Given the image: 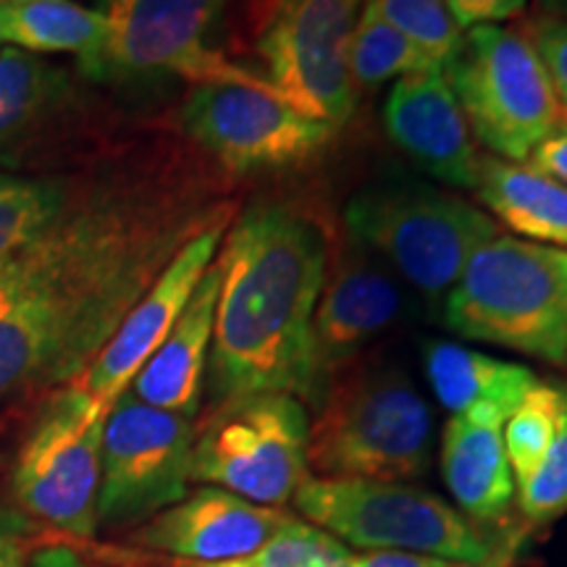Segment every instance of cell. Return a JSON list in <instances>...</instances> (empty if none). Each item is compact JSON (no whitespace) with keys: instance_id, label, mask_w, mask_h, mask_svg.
<instances>
[{"instance_id":"cell-1","label":"cell","mask_w":567,"mask_h":567,"mask_svg":"<svg viewBox=\"0 0 567 567\" xmlns=\"http://www.w3.org/2000/svg\"><path fill=\"white\" fill-rule=\"evenodd\" d=\"M234 213L216 172L166 142L69 176L53 221L0 271V410L80 379L176 252Z\"/></svg>"},{"instance_id":"cell-2","label":"cell","mask_w":567,"mask_h":567,"mask_svg":"<svg viewBox=\"0 0 567 567\" xmlns=\"http://www.w3.org/2000/svg\"><path fill=\"white\" fill-rule=\"evenodd\" d=\"M329 255L323 221L297 203H255L231 224L218 255L210 408L264 392L318 405L313 313Z\"/></svg>"},{"instance_id":"cell-3","label":"cell","mask_w":567,"mask_h":567,"mask_svg":"<svg viewBox=\"0 0 567 567\" xmlns=\"http://www.w3.org/2000/svg\"><path fill=\"white\" fill-rule=\"evenodd\" d=\"M308 431L316 478L410 481L423 476L434 415L408 371L394 363H352L329 381Z\"/></svg>"},{"instance_id":"cell-4","label":"cell","mask_w":567,"mask_h":567,"mask_svg":"<svg viewBox=\"0 0 567 567\" xmlns=\"http://www.w3.org/2000/svg\"><path fill=\"white\" fill-rule=\"evenodd\" d=\"M452 334L567 365V250L496 234L442 302Z\"/></svg>"},{"instance_id":"cell-5","label":"cell","mask_w":567,"mask_h":567,"mask_svg":"<svg viewBox=\"0 0 567 567\" xmlns=\"http://www.w3.org/2000/svg\"><path fill=\"white\" fill-rule=\"evenodd\" d=\"M347 239L442 308L467 260L499 224L478 205L429 182H373L344 205Z\"/></svg>"},{"instance_id":"cell-6","label":"cell","mask_w":567,"mask_h":567,"mask_svg":"<svg viewBox=\"0 0 567 567\" xmlns=\"http://www.w3.org/2000/svg\"><path fill=\"white\" fill-rule=\"evenodd\" d=\"M292 502L305 520L363 551H413L481 565L499 549L457 507L405 481L310 476Z\"/></svg>"},{"instance_id":"cell-7","label":"cell","mask_w":567,"mask_h":567,"mask_svg":"<svg viewBox=\"0 0 567 567\" xmlns=\"http://www.w3.org/2000/svg\"><path fill=\"white\" fill-rule=\"evenodd\" d=\"M444 74L473 137L499 161L526 163L567 122L542 55L515 27L481 24L467 30Z\"/></svg>"},{"instance_id":"cell-8","label":"cell","mask_w":567,"mask_h":567,"mask_svg":"<svg viewBox=\"0 0 567 567\" xmlns=\"http://www.w3.org/2000/svg\"><path fill=\"white\" fill-rule=\"evenodd\" d=\"M308 431V410L292 394H247L210 408L195 429L193 481L284 507L310 478Z\"/></svg>"},{"instance_id":"cell-9","label":"cell","mask_w":567,"mask_h":567,"mask_svg":"<svg viewBox=\"0 0 567 567\" xmlns=\"http://www.w3.org/2000/svg\"><path fill=\"white\" fill-rule=\"evenodd\" d=\"M226 0H95L109 21V40L90 80L137 84L182 76L195 84H239L276 90L258 71L210 45Z\"/></svg>"},{"instance_id":"cell-10","label":"cell","mask_w":567,"mask_h":567,"mask_svg":"<svg viewBox=\"0 0 567 567\" xmlns=\"http://www.w3.org/2000/svg\"><path fill=\"white\" fill-rule=\"evenodd\" d=\"M365 0H255L252 48L276 95L302 116L342 126L354 111L347 69Z\"/></svg>"},{"instance_id":"cell-11","label":"cell","mask_w":567,"mask_h":567,"mask_svg":"<svg viewBox=\"0 0 567 567\" xmlns=\"http://www.w3.org/2000/svg\"><path fill=\"white\" fill-rule=\"evenodd\" d=\"M105 415L109 408L80 384L51 394L11 473L19 513L74 538L97 534Z\"/></svg>"},{"instance_id":"cell-12","label":"cell","mask_w":567,"mask_h":567,"mask_svg":"<svg viewBox=\"0 0 567 567\" xmlns=\"http://www.w3.org/2000/svg\"><path fill=\"white\" fill-rule=\"evenodd\" d=\"M195 417L147 405L130 389L105 415L97 530L145 526L182 502L193 481Z\"/></svg>"},{"instance_id":"cell-13","label":"cell","mask_w":567,"mask_h":567,"mask_svg":"<svg viewBox=\"0 0 567 567\" xmlns=\"http://www.w3.org/2000/svg\"><path fill=\"white\" fill-rule=\"evenodd\" d=\"M182 130L229 174L297 166L339 132L297 113L274 92L239 84H195L182 109Z\"/></svg>"},{"instance_id":"cell-14","label":"cell","mask_w":567,"mask_h":567,"mask_svg":"<svg viewBox=\"0 0 567 567\" xmlns=\"http://www.w3.org/2000/svg\"><path fill=\"white\" fill-rule=\"evenodd\" d=\"M400 276L347 239L331 245L326 281L313 313V358L321 396L329 381L358 363L373 342L408 313Z\"/></svg>"},{"instance_id":"cell-15","label":"cell","mask_w":567,"mask_h":567,"mask_svg":"<svg viewBox=\"0 0 567 567\" xmlns=\"http://www.w3.org/2000/svg\"><path fill=\"white\" fill-rule=\"evenodd\" d=\"M229 226L231 224L210 226L197 234L193 243L184 245L153 281V287L140 297V302L130 310L116 334L105 342L87 371L71 384H80L84 392L111 410L113 402L130 389L140 368L151 360V354L158 350L174 323L179 321L187 302L193 300L197 284L213 266L218 247L224 245Z\"/></svg>"},{"instance_id":"cell-16","label":"cell","mask_w":567,"mask_h":567,"mask_svg":"<svg viewBox=\"0 0 567 567\" xmlns=\"http://www.w3.org/2000/svg\"><path fill=\"white\" fill-rule=\"evenodd\" d=\"M284 507H264L218 486L189 492L145 526L132 542L193 565L239 563L250 557L289 520Z\"/></svg>"},{"instance_id":"cell-17","label":"cell","mask_w":567,"mask_h":567,"mask_svg":"<svg viewBox=\"0 0 567 567\" xmlns=\"http://www.w3.org/2000/svg\"><path fill=\"white\" fill-rule=\"evenodd\" d=\"M384 124L394 145L425 174L446 187L476 189L484 158L444 71L394 82L384 105Z\"/></svg>"},{"instance_id":"cell-18","label":"cell","mask_w":567,"mask_h":567,"mask_svg":"<svg viewBox=\"0 0 567 567\" xmlns=\"http://www.w3.org/2000/svg\"><path fill=\"white\" fill-rule=\"evenodd\" d=\"M221 289V264H213L197 284L179 321L134 375L130 392L147 405L195 417L208 373L216 326V302Z\"/></svg>"},{"instance_id":"cell-19","label":"cell","mask_w":567,"mask_h":567,"mask_svg":"<svg viewBox=\"0 0 567 567\" xmlns=\"http://www.w3.org/2000/svg\"><path fill=\"white\" fill-rule=\"evenodd\" d=\"M423 371L439 405L452 417L486 425H505L538 381L528 365L446 339L423 344Z\"/></svg>"},{"instance_id":"cell-20","label":"cell","mask_w":567,"mask_h":567,"mask_svg":"<svg viewBox=\"0 0 567 567\" xmlns=\"http://www.w3.org/2000/svg\"><path fill=\"white\" fill-rule=\"evenodd\" d=\"M442 476L460 513L473 523L505 520L515 502L502 425L450 417L442 434Z\"/></svg>"},{"instance_id":"cell-21","label":"cell","mask_w":567,"mask_h":567,"mask_svg":"<svg viewBox=\"0 0 567 567\" xmlns=\"http://www.w3.org/2000/svg\"><path fill=\"white\" fill-rule=\"evenodd\" d=\"M476 193L494 221L530 243L567 250V187L559 182L526 163L484 158Z\"/></svg>"},{"instance_id":"cell-22","label":"cell","mask_w":567,"mask_h":567,"mask_svg":"<svg viewBox=\"0 0 567 567\" xmlns=\"http://www.w3.org/2000/svg\"><path fill=\"white\" fill-rule=\"evenodd\" d=\"M109 40V21L74 0H6L0 3V42L27 53H74L92 74Z\"/></svg>"},{"instance_id":"cell-23","label":"cell","mask_w":567,"mask_h":567,"mask_svg":"<svg viewBox=\"0 0 567 567\" xmlns=\"http://www.w3.org/2000/svg\"><path fill=\"white\" fill-rule=\"evenodd\" d=\"M347 69H350L352 87L373 90L392 80L425 74V71H444L425 55L415 42L396 32L389 21H384L365 3L354 24L347 51Z\"/></svg>"},{"instance_id":"cell-24","label":"cell","mask_w":567,"mask_h":567,"mask_svg":"<svg viewBox=\"0 0 567 567\" xmlns=\"http://www.w3.org/2000/svg\"><path fill=\"white\" fill-rule=\"evenodd\" d=\"M63 92V74L38 55L0 51V147L38 124Z\"/></svg>"},{"instance_id":"cell-25","label":"cell","mask_w":567,"mask_h":567,"mask_svg":"<svg viewBox=\"0 0 567 567\" xmlns=\"http://www.w3.org/2000/svg\"><path fill=\"white\" fill-rule=\"evenodd\" d=\"M559 413H563V389L549 381H536L502 425V442L517 488L528 484L547 457L557 434Z\"/></svg>"},{"instance_id":"cell-26","label":"cell","mask_w":567,"mask_h":567,"mask_svg":"<svg viewBox=\"0 0 567 567\" xmlns=\"http://www.w3.org/2000/svg\"><path fill=\"white\" fill-rule=\"evenodd\" d=\"M69 193V179H13L0 187V271L53 221Z\"/></svg>"},{"instance_id":"cell-27","label":"cell","mask_w":567,"mask_h":567,"mask_svg":"<svg viewBox=\"0 0 567 567\" xmlns=\"http://www.w3.org/2000/svg\"><path fill=\"white\" fill-rule=\"evenodd\" d=\"M381 19L436 63L450 66L457 59L465 32L460 30L446 0H365Z\"/></svg>"},{"instance_id":"cell-28","label":"cell","mask_w":567,"mask_h":567,"mask_svg":"<svg viewBox=\"0 0 567 567\" xmlns=\"http://www.w3.org/2000/svg\"><path fill=\"white\" fill-rule=\"evenodd\" d=\"M243 567H354V551L313 523L289 517Z\"/></svg>"},{"instance_id":"cell-29","label":"cell","mask_w":567,"mask_h":567,"mask_svg":"<svg viewBox=\"0 0 567 567\" xmlns=\"http://www.w3.org/2000/svg\"><path fill=\"white\" fill-rule=\"evenodd\" d=\"M563 389V413L555 442L526 486L517 488V505L530 526H547L567 513V384Z\"/></svg>"},{"instance_id":"cell-30","label":"cell","mask_w":567,"mask_h":567,"mask_svg":"<svg viewBox=\"0 0 567 567\" xmlns=\"http://www.w3.org/2000/svg\"><path fill=\"white\" fill-rule=\"evenodd\" d=\"M523 32L528 34L538 55H542L567 116V19L538 13L523 24Z\"/></svg>"},{"instance_id":"cell-31","label":"cell","mask_w":567,"mask_h":567,"mask_svg":"<svg viewBox=\"0 0 567 567\" xmlns=\"http://www.w3.org/2000/svg\"><path fill=\"white\" fill-rule=\"evenodd\" d=\"M463 32L481 24H499L526 11L528 0H446Z\"/></svg>"},{"instance_id":"cell-32","label":"cell","mask_w":567,"mask_h":567,"mask_svg":"<svg viewBox=\"0 0 567 567\" xmlns=\"http://www.w3.org/2000/svg\"><path fill=\"white\" fill-rule=\"evenodd\" d=\"M526 166L567 187V122L563 126H557V130L530 153Z\"/></svg>"},{"instance_id":"cell-33","label":"cell","mask_w":567,"mask_h":567,"mask_svg":"<svg viewBox=\"0 0 567 567\" xmlns=\"http://www.w3.org/2000/svg\"><path fill=\"white\" fill-rule=\"evenodd\" d=\"M27 557V538L24 520L17 509L0 502V567H24Z\"/></svg>"},{"instance_id":"cell-34","label":"cell","mask_w":567,"mask_h":567,"mask_svg":"<svg viewBox=\"0 0 567 567\" xmlns=\"http://www.w3.org/2000/svg\"><path fill=\"white\" fill-rule=\"evenodd\" d=\"M354 567H473L463 563H450L429 555H413V551H363L354 555Z\"/></svg>"},{"instance_id":"cell-35","label":"cell","mask_w":567,"mask_h":567,"mask_svg":"<svg viewBox=\"0 0 567 567\" xmlns=\"http://www.w3.org/2000/svg\"><path fill=\"white\" fill-rule=\"evenodd\" d=\"M24 567H92L80 551L71 547H42L27 557Z\"/></svg>"},{"instance_id":"cell-36","label":"cell","mask_w":567,"mask_h":567,"mask_svg":"<svg viewBox=\"0 0 567 567\" xmlns=\"http://www.w3.org/2000/svg\"><path fill=\"white\" fill-rule=\"evenodd\" d=\"M517 544H520V536H509V538H505V542L499 544V549L494 551L492 559H486V563L473 565V567H513Z\"/></svg>"},{"instance_id":"cell-37","label":"cell","mask_w":567,"mask_h":567,"mask_svg":"<svg viewBox=\"0 0 567 567\" xmlns=\"http://www.w3.org/2000/svg\"><path fill=\"white\" fill-rule=\"evenodd\" d=\"M538 11L547 17L567 19V0H538Z\"/></svg>"},{"instance_id":"cell-38","label":"cell","mask_w":567,"mask_h":567,"mask_svg":"<svg viewBox=\"0 0 567 567\" xmlns=\"http://www.w3.org/2000/svg\"><path fill=\"white\" fill-rule=\"evenodd\" d=\"M176 567H243L239 563H221V565H193V563H179Z\"/></svg>"},{"instance_id":"cell-39","label":"cell","mask_w":567,"mask_h":567,"mask_svg":"<svg viewBox=\"0 0 567 567\" xmlns=\"http://www.w3.org/2000/svg\"><path fill=\"white\" fill-rule=\"evenodd\" d=\"M3 182H6V176H3V174H0V187H3Z\"/></svg>"},{"instance_id":"cell-40","label":"cell","mask_w":567,"mask_h":567,"mask_svg":"<svg viewBox=\"0 0 567 567\" xmlns=\"http://www.w3.org/2000/svg\"><path fill=\"white\" fill-rule=\"evenodd\" d=\"M0 3H6V0H0Z\"/></svg>"}]
</instances>
